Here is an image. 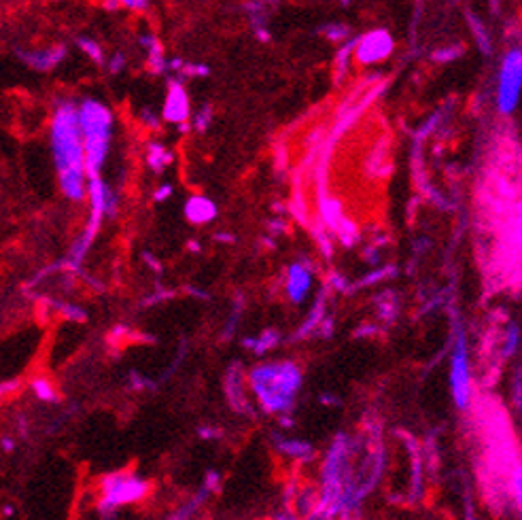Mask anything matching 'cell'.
<instances>
[{
  "instance_id": "obj_1",
  "label": "cell",
  "mask_w": 522,
  "mask_h": 520,
  "mask_svg": "<svg viewBox=\"0 0 522 520\" xmlns=\"http://www.w3.org/2000/svg\"><path fill=\"white\" fill-rule=\"evenodd\" d=\"M49 143L62 193L68 200L81 202L87 196V175L75 100L62 98L53 104L49 121Z\"/></svg>"
},
{
  "instance_id": "obj_2",
  "label": "cell",
  "mask_w": 522,
  "mask_h": 520,
  "mask_svg": "<svg viewBox=\"0 0 522 520\" xmlns=\"http://www.w3.org/2000/svg\"><path fill=\"white\" fill-rule=\"evenodd\" d=\"M77 117L83 138L85 175L87 179L98 177L111 147L113 113L104 102L96 98H83L81 102H77Z\"/></svg>"
},
{
  "instance_id": "obj_3",
  "label": "cell",
  "mask_w": 522,
  "mask_h": 520,
  "mask_svg": "<svg viewBox=\"0 0 522 520\" xmlns=\"http://www.w3.org/2000/svg\"><path fill=\"white\" fill-rule=\"evenodd\" d=\"M299 370L293 363H270L251 374V385L270 412L287 410L299 389Z\"/></svg>"
},
{
  "instance_id": "obj_4",
  "label": "cell",
  "mask_w": 522,
  "mask_h": 520,
  "mask_svg": "<svg viewBox=\"0 0 522 520\" xmlns=\"http://www.w3.org/2000/svg\"><path fill=\"white\" fill-rule=\"evenodd\" d=\"M147 493V484L143 480H138L136 476L130 474H113L109 478H104L102 482V499L100 508L104 512H111L117 505L138 501Z\"/></svg>"
},
{
  "instance_id": "obj_5",
  "label": "cell",
  "mask_w": 522,
  "mask_h": 520,
  "mask_svg": "<svg viewBox=\"0 0 522 520\" xmlns=\"http://www.w3.org/2000/svg\"><path fill=\"white\" fill-rule=\"evenodd\" d=\"M68 49L66 45H51L43 49H26V47H13V55L34 73H51L64 62Z\"/></svg>"
},
{
  "instance_id": "obj_6",
  "label": "cell",
  "mask_w": 522,
  "mask_h": 520,
  "mask_svg": "<svg viewBox=\"0 0 522 520\" xmlns=\"http://www.w3.org/2000/svg\"><path fill=\"white\" fill-rule=\"evenodd\" d=\"M520 51H512L501 68L499 77V109L503 113H510L516 102H518V92H520Z\"/></svg>"
},
{
  "instance_id": "obj_7",
  "label": "cell",
  "mask_w": 522,
  "mask_h": 520,
  "mask_svg": "<svg viewBox=\"0 0 522 520\" xmlns=\"http://www.w3.org/2000/svg\"><path fill=\"white\" fill-rule=\"evenodd\" d=\"M450 380H452V393H455L459 408H465L469 401V367H467V351H465L463 340H459L455 357H452Z\"/></svg>"
},
{
  "instance_id": "obj_8",
  "label": "cell",
  "mask_w": 522,
  "mask_h": 520,
  "mask_svg": "<svg viewBox=\"0 0 522 520\" xmlns=\"http://www.w3.org/2000/svg\"><path fill=\"white\" fill-rule=\"evenodd\" d=\"M391 47H393V41L389 39L387 32H372L361 41L357 55L361 62L374 64V62H380L382 58H387Z\"/></svg>"
},
{
  "instance_id": "obj_9",
  "label": "cell",
  "mask_w": 522,
  "mask_h": 520,
  "mask_svg": "<svg viewBox=\"0 0 522 520\" xmlns=\"http://www.w3.org/2000/svg\"><path fill=\"white\" fill-rule=\"evenodd\" d=\"M310 281H312V274L308 268L295 263L291 266L289 270V283H287V289H289V295L293 302H302L310 289Z\"/></svg>"
},
{
  "instance_id": "obj_10",
  "label": "cell",
  "mask_w": 522,
  "mask_h": 520,
  "mask_svg": "<svg viewBox=\"0 0 522 520\" xmlns=\"http://www.w3.org/2000/svg\"><path fill=\"white\" fill-rule=\"evenodd\" d=\"M187 113H189V104H187V96L183 87L172 85L168 94V102H166V117L170 121H183Z\"/></svg>"
},
{
  "instance_id": "obj_11",
  "label": "cell",
  "mask_w": 522,
  "mask_h": 520,
  "mask_svg": "<svg viewBox=\"0 0 522 520\" xmlns=\"http://www.w3.org/2000/svg\"><path fill=\"white\" fill-rule=\"evenodd\" d=\"M187 217L193 221V223H206V221H211L213 217H215V204L211 202V200H206V198H191L189 202H187Z\"/></svg>"
},
{
  "instance_id": "obj_12",
  "label": "cell",
  "mask_w": 522,
  "mask_h": 520,
  "mask_svg": "<svg viewBox=\"0 0 522 520\" xmlns=\"http://www.w3.org/2000/svg\"><path fill=\"white\" fill-rule=\"evenodd\" d=\"M30 389H32L34 397H37L39 401H55L58 399L55 387H53V383L49 378H43V376L34 378L30 383Z\"/></svg>"
},
{
  "instance_id": "obj_13",
  "label": "cell",
  "mask_w": 522,
  "mask_h": 520,
  "mask_svg": "<svg viewBox=\"0 0 522 520\" xmlns=\"http://www.w3.org/2000/svg\"><path fill=\"white\" fill-rule=\"evenodd\" d=\"M77 45H79V49L85 53V55H89L96 64H102L104 62V53H102V47L96 43V41H92V39H87V37H81V39H77Z\"/></svg>"
},
{
  "instance_id": "obj_14",
  "label": "cell",
  "mask_w": 522,
  "mask_h": 520,
  "mask_svg": "<svg viewBox=\"0 0 522 520\" xmlns=\"http://www.w3.org/2000/svg\"><path fill=\"white\" fill-rule=\"evenodd\" d=\"M17 389H19V380H3V383H0V399H7Z\"/></svg>"
},
{
  "instance_id": "obj_15",
  "label": "cell",
  "mask_w": 522,
  "mask_h": 520,
  "mask_svg": "<svg viewBox=\"0 0 522 520\" xmlns=\"http://www.w3.org/2000/svg\"><path fill=\"white\" fill-rule=\"evenodd\" d=\"M117 3H121L130 9H143L147 5V0H117Z\"/></svg>"
}]
</instances>
